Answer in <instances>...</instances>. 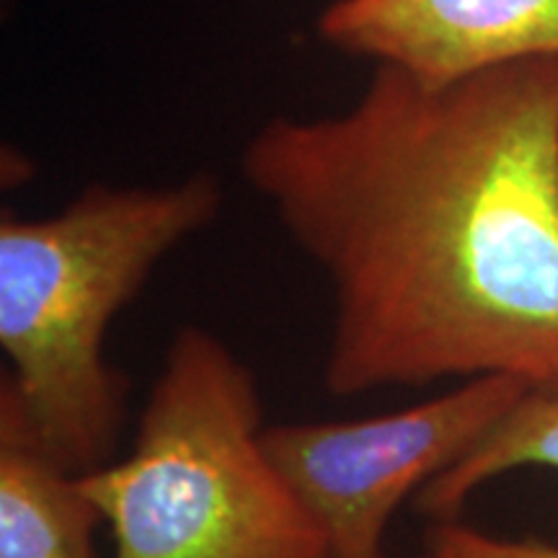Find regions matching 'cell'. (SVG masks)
Segmentation results:
<instances>
[{
    "label": "cell",
    "mask_w": 558,
    "mask_h": 558,
    "mask_svg": "<svg viewBox=\"0 0 558 558\" xmlns=\"http://www.w3.org/2000/svg\"><path fill=\"white\" fill-rule=\"evenodd\" d=\"M209 171L160 186L90 184L47 218L0 215V380L54 460L75 473L114 458L128 378L104 360L111 320L173 248L220 215Z\"/></svg>",
    "instance_id": "2"
},
{
    "label": "cell",
    "mask_w": 558,
    "mask_h": 558,
    "mask_svg": "<svg viewBox=\"0 0 558 558\" xmlns=\"http://www.w3.org/2000/svg\"><path fill=\"white\" fill-rule=\"evenodd\" d=\"M243 177L331 288L324 388L507 375L558 390V60L275 117Z\"/></svg>",
    "instance_id": "1"
},
{
    "label": "cell",
    "mask_w": 558,
    "mask_h": 558,
    "mask_svg": "<svg viewBox=\"0 0 558 558\" xmlns=\"http://www.w3.org/2000/svg\"><path fill=\"white\" fill-rule=\"evenodd\" d=\"M424 558H435V556H429V554H427V556H424Z\"/></svg>",
    "instance_id": "9"
},
{
    "label": "cell",
    "mask_w": 558,
    "mask_h": 558,
    "mask_svg": "<svg viewBox=\"0 0 558 558\" xmlns=\"http://www.w3.org/2000/svg\"><path fill=\"white\" fill-rule=\"evenodd\" d=\"M427 554L435 558H558V546L541 541H512L456 520L435 522L427 535Z\"/></svg>",
    "instance_id": "8"
},
{
    "label": "cell",
    "mask_w": 558,
    "mask_h": 558,
    "mask_svg": "<svg viewBox=\"0 0 558 558\" xmlns=\"http://www.w3.org/2000/svg\"><path fill=\"white\" fill-rule=\"evenodd\" d=\"M518 469L558 471V390H530L465 456L418 488L416 509L435 522L456 520L481 486Z\"/></svg>",
    "instance_id": "7"
},
{
    "label": "cell",
    "mask_w": 558,
    "mask_h": 558,
    "mask_svg": "<svg viewBox=\"0 0 558 558\" xmlns=\"http://www.w3.org/2000/svg\"><path fill=\"white\" fill-rule=\"evenodd\" d=\"M101 509L0 393V558H96Z\"/></svg>",
    "instance_id": "6"
},
{
    "label": "cell",
    "mask_w": 558,
    "mask_h": 558,
    "mask_svg": "<svg viewBox=\"0 0 558 558\" xmlns=\"http://www.w3.org/2000/svg\"><path fill=\"white\" fill-rule=\"evenodd\" d=\"M530 390L484 375L388 414L271 424L264 442L333 558H386V530L403 499L465 456Z\"/></svg>",
    "instance_id": "4"
},
{
    "label": "cell",
    "mask_w": 558,
    "mask_h": 558,
    "mask_svg": "<svg viewBox=\"0 0 558 558\" xmlns=\"http://www.w3.org/2000/svg\"><path fill=\"white\" fill-rule=\"evenodd\" d=\"M333 50L452 83L530 60H558V0H333L318 16Z\"/></svg>",
    "instance_id": "5"
},
{
    "label": "cell",
    "mask_w": 558,
    "mask_h": 558,
    "mask_svg": "<svg viewBox=\"0 0 558 558\" xmlns=\"http://www.w3.org/2000/svg\"><path fill=\"white\" fill-rule=\"evenodd\" d=\"M264 429L251 367L218 333L181 326L128 456L81 473L111 558H333Z\"/></svg>",
    "instance_id": "3"
}]
</instances>
